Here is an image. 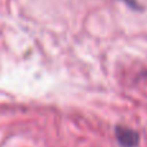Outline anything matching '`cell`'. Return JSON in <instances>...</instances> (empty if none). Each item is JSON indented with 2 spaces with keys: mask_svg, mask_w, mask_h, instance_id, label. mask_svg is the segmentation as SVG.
Instances as JSON below:
<instances>
[{
  "mask_svg": "<svg viewBox=\"0 0 147 147\" xmlns=\"http://www.w3.org/2000/svg\"><path fill=\"white\" fill-rule=\"evenodd\" d=\"M117 138H119V141L123 145L127 147L136 146L138 142V136L133 130L129 129H121V128L117 129Z\"/></svg>",
  "mask_w": 147,
  "mask_h": 147,
  "instance_id": "1",
  "label": "cell"
},
{
  "mask_svg": "<svg viewBox=\"0 0 147 147\" xmlns=\"http://www.w3.org/2000/svg\"><path fill=\"white\" fill-rule=\"evenodd\" d=\"M125 4H128L129 7L132 8H138V4H137V0H123Z\"/></svg>",
  "mask_w": 147,
  "mask_h": 147,
  "instance_id": "2",
  "label": "cell"
}]
</instances>
